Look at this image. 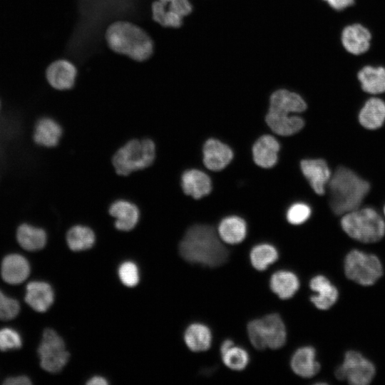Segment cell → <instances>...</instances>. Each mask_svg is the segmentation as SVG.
<instances>
[{"instance_id": "b9f144b4", "label": "cell", "mask_w": 385, "mask_h": 385, "mask_svg": "<svg viewBox=\"0 0 385 385\" xmlns=\"http://www.w3.org/2000/svg\"><path fill=\"white\" fill-rule=\"evenodd\" d=\"M1 106H2V105H1V99H0V113H1Z\"/></svg>"}, {"instance_id": "277c9868", "label": "cell", "mask_w": 385, "mask_h": 385, "mask_svg": "<svg viewBox=\"0 0 385 385\" xmlns=\"http://www.w3.org/2000/svg\"><path fill=\"white\" fill-rule=\"evenodd\" d=\"M106 40L114 52L137 61L147 60L153 51L150 36L129 21H118L111 24L106 31Z\"/></svg>"}, {"instance_id": "2e32d148", "label": "cell", "mask_w": 385, "mask_h": 385, "mask_svg": "<svg viewBox=\"0 0 385 385\" xmlns=\"http://www.w3.org/2000/svg\"><path fill=\"white\" fill-rule=\"evenodd\" d=\"M24 299L34 311L45 312L53 303L54 292L48 283L32 281L26 285Z\"/></svg>"}, {"instance_id": "6da1fadb", "label": "cell", "mask_w": 385, "mask_h": 385, "mask_svg": "<svg viewBox=\"0 0 385 385\" xmlns=\"http://www.w3.org/2000/svg\"><path fill=\"white\" fill-rule=\"evenodd\" d=\"M179 252L185 261L210 268L222 266L229 257L218 233L208 225L191 226L180 242Z\"/></svg>"}, {"instance_id": "83f0119b", "label": "cell", "mask_w": 385, "mask_h": 385, "mask_svg": "<svg viewBox=\"0 0 385 385\" xmlns=\"http://www.w3.org/2000/svg\"><path fill=\"white\" fill-rule=\"evenodd\" d=\"M361 88L370 94L385 92V68L366 66L357 74Z\"/></svg>"}, {"instance_id": "7402d4cb", "label": "cell", "mask_w": 385, "mask_h": 385, "mask_svg": "<svg viewBox=\"0 0 385 385\" xmlns=\"http://www.w3.org/2000/svg\"><path fill=\"white\" fill-rule=\"evenodd\" d=\"M16 239L24 250L36 252L42 250L46 245L47 234L41 227L23 222L16 228Z\"/></svg>"}, {"instance_id": "ac0fdd59", "label": "cell", "mask_w": 385, "mask_h": 385, "mask_svg": "<svg viewBox=\"0 0 385 385\" xmlns=\"http://www.w3.org/2000/svg\"><path fill=\"white\" fill-rule=\"evenodd\" d=\"M61 135L62 128L58 122L50 117H42L34 125L32 138L36 145L50 148L58 144Z\"/></svg>"}, {"instance_id": "f546056e", "label": "cell", "mask_w": 385, "mask_h": 385, "mask_svg": "<svg viewBox=\"0 0 385 385\" xmlns=\"http://www.w3.org/2000/svg\"><path fill=\"white\" fill-rule=\"evenodd\" d=\"M93 231L83 225L72 227L66 234V241L68 247L75 252L88 250L95 242Z\"/></svg>"}, {"instance_id": "d6a6232c", "label": "cell", "mask_w": 385, "mask_h": 385, "mask_svg": "<svg viewBox=\"0 0 385 385\" xmlns=\"http://www.w3.org/2000/svg\"><path fill=\"white\" fill-rule=\"evenodd\" d=\"M22 346V338L20 333L11 327L0 329V351H8L16 350Z\"/></svg>"}, {"instance_id": "7c38bea8", "label": "cell", "mask_w": 385, "mask_h": 385, "mask_svg": "<svg viewBox=\"0 0 385 385\" xmlns=\"http://www.w3.org/2000/svg\"><path fill=\"white\" fill-rule=\"evenodd\" d=\"M1 277L7 284L17 285L29 276L31 267L28 260L19 253L6 255L1 263Z\"/></svg>"}, {"instance_id": "4dcf8cb0", "label": "cell", "mask_w": 385, "mask_h": 385, "mask_svg": "<svg viewBox=\"0 0 385 385\" xmlns=\"http://www.w3.org/2000/svg\"><path fill=\"white\" fill-rule=\"evenodd\" d=\"M250 258L251 264L255 270L263 271L277 260L278 252L272 245L262 243L252 249Z\"/></svg>"}, {"instance_id": "4fadbf2b", "label": "cell", "mask_w": 385, "mask_h": 385, "mask_svg": "<svg viewBox=\"0 0 385 385\" xmlns=\"http://www.w3.org/2000/svg\"><path fill=\"white\" fill-rule=\"evenodd\" d=\"M300 167L313 190L318 195H323L331 178L327 163L322 159H304L301 161Z\"/></svg>"}, {"instance_id": "f1b7e54d", "label": "cell", "mask_w": 385, "mask_h": 385, "mask_svg": "<svg viewBox=\"0 0 385 385\" xmlns=\"http://www.w3.org/2000/svg\"><path fill=\"white\" fill-rule=\"evenodd\" d=\"M184 341L191 351H205L211 346L212 334L210 329L205 324L193 323L186 329Z\"/></svg>"}, {"instance_id": "8d00e7d4", "label": "cell", "mask_w": 385, "mask_h": 385, "mask_svg": "<svg viewBox=\"0 0 385 385\" xmlns=\"http://www.w3.org/2000/svg\"><path fill=\"white\" fill-rule=\"evenodd\" d=\"M118 276L121 282L127 287H133L139 282V272L135 263L125 262L118 268Z\"/></svg>"}, {"instance_id": "74e56055", "label": "cell", "mask_w": 385, "mask_h": 385, "mask_svg": "<svg viewBox=\"0 0 385 385\" xmlns=\"http://www.w3.org/2000/svg\"><path fill=\"white\" fill-rule=\"evenodd\" d=\"M3 384L5 385H29L31 384V381L25 375H19L6 378Z\"/></svg>"}, {"instance_id": "5b68a950", "label": "cell", "mask_w": 385, "mask_h": 385, "mask_svg": "<svg viewBox=\"0 0 385 385\" xmlns=\"http://www.w3.org/2000/svg\"><path fill=\"white\" fill-rule=\"evenodd\" d=\"M343 230L351 238L366 243L380 240L385 234V223L372 208L356 209L341 220Z\"/></svg>"}, {"instance_id": "d590c367", "label": "cell", "mask_w": 385, "mask_h": 385, "mask_svg": "<svg viewBox=\"0 0 385 385\" xmlns=\"http://www.w3.org/2000/svg\"><path fill=\"white\" fill-rule=\"evenodd\" d=\"M311 215V208L303 202L292 204L287 210L286 217L287 221L294 225H299L306 222Z\"/></svg>"}, {"instance_id": "ba28073f", "label": "cell", "mask_w": 385, "mask_h": 385, "mask_svg": "<svg viewBox=\"0 0 385 385\" xmlns=\"http://www.w3.org/2000/svg\"><path fill=\"white\" fill-rule=\"evenodd\" d=\"M41 367L49 373L61 371L67 364L69 353L63 339L52 329H46L38 347Z\"/></svg>"}, {"instance_id": "484cf974", "label": "cell", "mask_w": 385, "mask_h": 385, "mask_svg": "<svg viewBox=\"0 0 385 385\" xmlns=\"http://www.w3.org/2000/svg\"><path fill=\"white\" fill-rule=\"evenodd\" d=\"M360 124L367 129H376L385 121V102L378 98L366 101L359 114Z\"/></svg>"}, {"instance_id": "3957f363", "label": "cell", "mask_w": 385, "mask_h": 385, "mask_svg": "<svg viewBox=\"0 0 385 385\" xmlns=\"http://www.w3.org/2000/svg\"><path fill=\"white\" fill-rule=\"evenodd\" d=\"M328 184L329 205L337 215L358 209L370 188L366 180L345 167L338 168Z\"/></svg>"}, {"instance_id": "1f68e13d", "label": "cell", "mask_w": 385, "mask_h": 385, "mask_svg": "<svg viewBox=\"0 0 385 385\" xmlns=\"http://www.w3.org/2000/svg\"><path fill=\"white\" fill-rule=\"evenodd\" d=\"M223 364L229 369L235 371L243 370L248 364L249 355L242 348L232 346L221 355Z\"/></svg>"}, {"instance_id": "60d3db41", "label": "cell", "mask_w": 385, "mask_h": 385, "mask_svg": "<svg viewBox=\"0 0 385 385\" xmlns=\"http://www.w3.org/2000/svg\"><path fill=\"white\" fill-rule=\"evenodd\" d=\"M234 346V342L230 339L225 340L220 346V353L221 355L225 353L228 349Z\"/></svg>"}, {"instance_id": "7bdbcfd3", "label": "cell", "mask_w": 385, "mask_h": 385, "mask_svg": "<svg viewBox=\"0 0 385 385\" xmlns=\"http://www.w3.org/2000/svg\"><path fill=\"white\" fill-rule=\"evenodd\" d=\"M384 214H385V207H384Z\"/></svg>"}, {"instance_id": "e0dca14e", "label": "cell", "mask_w": 385, "mask_h": 385, "mask_svg": "<svg viewBox=\"0 0 385 385\" xmlns=\"http://www.w3.org/2000/svg\"><path fill=\"white\" fill-rule=\"evenodd\" d=\"M279 143L270 135L260 137L252 146L255 163L263 168H270L277 162Z\"/></svg>"}, {"instance_id": "7a4b0ae2", "label": "cell", "mask_w": 385, "mask_h": 385, "mask_svg": "<svg viewBox=\"0 0 385 385\" xmlns=\"http://www.w3.org/2000/svg\"><path fill=\"white\" fill-rule=\"evenodd\" d=\"M307 108L304 98L298 93L284 88L274 91L270 98V106L265 120L271 130L282 136H288L299 132L304 125V121L298 115Z\"/></svg>"}, {"instance_id": "d6986e66", "label": "cell", "mask_w": 385, "mask_h": 385, "mask_svg": "<svg viewBox=\"0 0 385 385\" xmlns=\"http://www.w3.org/2000/svg\"><path fill=\"white\" fill-rule=\"evenodd\" d=\"M181 186L186 195L197 200L211 192L212 182L210 177L204 172L197 169H190L183 173Z\"/></svg>"}, {"instance_id": "cb8c5ba5", "label": "cell", "mask_w": 385, "mask_h": 385, "mask_svg": "<svg viewBox=\"0 0 385 385\" xmlns=\"http://www.w3.org/2000/svg\"><path fill=\"white\" fill-rule=\"evenodd\" d=\"M267 346L272 349L282 348L287 341L286 327L281 317L272 313L262 319Z\"/></svg>"}, {"instance_id": "9a60e30c", "label": "cell", "mask_w": 385, "mask_h": 385, "mask_svg": "<svg viewBox=\"0 0 385 385\" xmlns=\"http://www.w3.org/2000/svg\"><path fill=\"white\" fill-rule=\"evenodd\" d=\"M371 39L370 31L359 24L346 26L341 36V41L345 50L353 55H360L366 52Z\"/></svg>"}, {"instance_id": "52a82bcc", "label": "cell", "mask_w": 385, "mask_h": 385, "mask_svg": "<svg viewBox=\"0 0 385 385\" xmlns=\"http://www.w3.org/2000/svg\"><path fill=\"white\" fill-rule=\"evenodd\" d=\"M344 272L349 279L361 285L369 286L381 277L383 268L376 256L354 250L346 256Z\"/></svg>"}, {"instance_id": "8992f818", "label": "cell", "mask_w": 385, "mask_h": 385, "mask_svg": "<svg viewBox=\"0 0 385 385\" xmlns=\"http://www.w3.org/2000/svg\"><path fill=\"white\" fill-rule=\"evenodd\" d=\"M155 156V146L150 139L132 140L113 155V165L116 173L128 175L133 171L150 166Z\"/></svg>"}, {"instance_id": "30bf717a", "label": "cell", "mask_w": 385, "mask_h": 385, "mask_svg": "<svg viewBox=\"0 0 385 385\" xmlns=\"http://www.w3.org/2000/svg\"><path fill=\"white\" fill-rule=\"evenodd\" d=\"M190 0H157L152 4L153 19L161 26L178 28L185 16L190 14Z\"/></svg>"}, {"instance_id": "e575fe53", "label": "cell", "mask_w": 385, "mask_h": 385, "mask_svg": "<svg viewBox=\"0 0 385 385\" xmlns=\"http://www.w3.org/2000/svg\"><path fill=\"white\" fill-rule=\"evenodd\" d=\"M247 330L250 341L256 349L263 350L267 347L261 319L250 321Z\"/></svg>"}, {"instance_id": "9c48e42d", "label": "cell", "mask_w": 385, "mask_h": 385, "mask_svg": "<svg viewBox=\"0 0 385 385\" xmlns=\"http://www.w3.org/2000/svg\"><path fill=\"white\" fill-rule=\"evenodd\" d=\"M374 375V364L356 351H347L343 363L335 371L337 379L346 380L351 385L369 384Z\"/></svg>"}, {"instance_id": "d4e9b609", "label": "cell", "mask_w": 385, "mask_h": 385, "mask_svg": "<svg viewBox=\"0 0 385 385\" xmlns=\"http://www.w3.org/2000/svg\"><path fill=\"white\" fill-rule=\"evenodd\" d=\"M217 233L222 241L230 245H236L244 240L247 235L245 221L237 216L225 217L220 222Z\"/></svg>"}, {"instance_id": "836d02e7", "label": "cell", "mask_w": 385, "mask_h": 385, "mask_svg": "<svg viewBox=\"0 0 385 385\" xmlns=\"http://www.w3.org/2000/svg\"><path fill=\"white\" fill-rule=\"evenodd\" d=\"M20 310L19 301L7 296L0 289V319L3 321L14 319L19 315Z\"/></svg>"}, {"instance_id": "603a6c76", "label": "cell", "mask_w": 385, "mask_h": 385, "mask_svg": "<svg viewBox=\"0 0 385 385\" xmlns=\"http://www.w3.org/2000/svg\"><path fill=\"white\" fill-rule=\"evenodd\" d=\"M290 365L292 371L303 378L312 377L320 370V364L316 360V351L311 346L298 349L292 356Z\"/></svg>"}, {"instance_id": "ffe728a7", "label": "cell", "mask_w": 385, "mask_h": 385, "mask_svg": "<svg viewBox=\"0 0 385 385\" xmlns=\"http://www.w3.org/2000/svg\"><path fill=\"white\" fill-rule=\"evenodd\" d=\"M109 213L115 217V227L121 231H130L137 225L140 212L133 202L125 200H118L113 202L109 208Z\"/></svg>"}, {"instance_id": "f35d334b", "label": "cell", "mask_w": 385, "mask_h": 385, "mask_svg": "<svg viewBox=\"0 0 385 385\" xmlns=\"http://www.w3.org/2000/svg\"><path fill=\"white\" fill-rule=\"evenodd\" d=\"M327 3V4L333 9L337 11L343 10L350 6H351L354 0H322Z\"/></svg>"}, {"instance_id": "4316f807", "label": "cell", "mask_w": 385, "mask_h": 385, "mask_svg": "<svg viewBox=\"0 0 385 385\" xmlns=\"http://www.w3.org/2000/svg\"><path fill=\"white\" fill-rule=\"evenodd\" d=\"M270 286L272 291L280 299H288L299 289V281L292 272L279 270L272 275Z\"/></svg>"}, {"instance_id": "44dd1931", "label": "cell", "mask_w": 385, "mask_h": 385, "mask_svg": "<svg viewBox=\"0 0 385 385\" xmlns=\"http://www.w3.org/2000/svg\"><path fill=\"white\" fill-rule=\"evenodd\" d=\"M309 286L317 294L310 297V301L319 309L326 310L334 304L338 298L337 288L323 275L314 277Z\"/></svg>"}, {"instance_id": "8fae6325", "label": "cell", "mask_w": 385, "mask_h": 385, "mask_svg": "<svg viewBox=\"0 0 385 385\" xmlns=\"http://www.w3.org/2000/svg\"><path fill=\"white\" fill-rule=\"evenodd\" d=\"M77 70L75 66L65 59L56 60L46 69L45 76L48 84L56 90L71 88L76 81Z\"/></svg>"}, {"instance_id": "ab89813d", "label": "cell", "mask_w": 385, "mask_h": 385, "mask_svg": "<svg viewBox=\"0 0 385 385\" xmlns=\"http://www.w3.org/2000/svg\"><path fill=\"white\" fill-rule=\"evenodd\" d=\"M88 385H107V380L99 376H96L91 378L86 383Z\"/></svg>"}, {"instance_id": "5bb4252c", "label": "cell", "mask_w": 385, "mask_h": 385, "mask_svg": "<svg viewBox=\"0 0 385 385\" xmlns=\"http://www.w3.org/2000/svg\"><path fill=\"white\" fill-rule=\"evenodd\" d=\"M202 153L205 165L212 171L222 170L230 163L233 158L231 148L227 145L215 138H210L205 141Z\"/></svg>"}]
</instances>
